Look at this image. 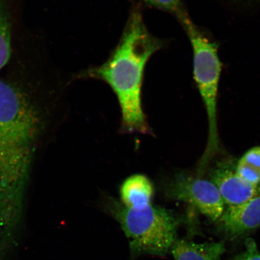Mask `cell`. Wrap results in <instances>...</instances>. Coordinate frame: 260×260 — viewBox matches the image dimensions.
I'll use <instances>...</instances> for the list:
<instances>
[{
    "label": "cell",
    "instance_id": "obj_1",
    "mask_svg": "<svg viewBox=\"0 0 260 260\" xmlns=\"http://www.w3.org/2000/svg\"><path fill=\"white\" fill-rule=\"evenodd\" d=\"M40 128V114L28 97L0 80V232L21 230Z\"/></svg>",
    "mask_w": 260,
    "mask_h": 260
},
{
    "label": "cell",
    "instance_id": "obj_2",
    "mask_svg": "<svg viewBox=\"0 0 260 260\" xmlns=\"http://www.w3.org/2000/svg\"><path fill=\"white\" fill-rule=\"evenodd\" d=\"M162 42L146 28L138 11L130 16L119 43L105 63L90 70V77L109 84L118 98L125 133L147 135L150 128L142 105V87L146 63Z\"/></svg>",
    "mask_w": 260,
    "mask_h": 260
},
{
    "label": "cell",
    "instance_id": "obj_3",
    "mask_svg": "<svg viewBox=\"0 0 260 260\" xmlns=\"http://www.w3.org/2000/svg\"><path fill=\"white\" fill-rule=\"evenodd\" d=\"M114 217L121 224L135 255L167 254L176 241L179 221L173 212L150 205L141 209H129L113 201Z\"/></svg>",
    "mask_w": 260,
    "mask_h": 260
},
{
    "label": "cell",
    "instance_id": "obj_4",
    "mask_svg": "<svg viewBox=\"0 0 260 260\" xmlns=\"http://www.w3.org/2000/svg\"><path fill=\"white\" fill-rule=\"evenodd\" d=\"M179 19L186 29L192 45L194 79L206 107L209 122L207 144L199 165L201 170H205L219 148L217 101L221 63L217 45L198 30L187 14Z\"/></svg>",
    "mask_w": 260,
    "mask_h": 260
},
{
    "label": "cell",
    "instance_id": "obj_5",
    "mask_svg": "<svg viewBox=\"0 0 260 260\" xmlns=\"http://www.w3.org/2000/svg\"><path fill=\"white\" fill-rule=\"evenodd\" d=\"M169 198L184 201L211 220L217 221L225 211L219 191L212 182L186 174H178L169 185Z\"/></svg>",
    "mask_w": 260,
    "mask_h": 260
},
{
    "label": "cell",
    "instance_id": "obj_6",
    "mask_svg": "<svg viewBox=\"0 0 260 260\" xmlns=\"http://www.w3.org/2000/svg\"><path fill=\"white\" fill-rule=\"evenodd\" d=\"M210 181L218 189L224 203L229 207L239 206L260 195V185L248 183L232 169H214L210 172Z\"/></svg>",
    "mask_w": 260,
    "mask_h": 260
},
{
    "label": "cell",
    "instance_id": "obj_7",
    "mask_svg": "<svg viewBox=\"0 0 260 260\" xmlns=\"http://www.w3.org/2000/svg\"><path fill=\"white\" fill-rule=\"evenodd\" d=\"M216 222L220 232L232 239L258 227L260 195L239 206L228 207Z\"/></svg>",
    "mask_w": 260,
    "mask_h": 260
},
{
    "label": "cell",
    "instance_id": "obj_8",
    "mask_svg": "<svg viewBox=\"0 0 260 260\" xmlns=\"http://www.w3.org/2000/svg\"><path fill=\"white\" fill-rule=\"evenodd\" d=\"M154 193L151 181L141 174L126 178L120 188L122 205L129 209H141L150 206Z\"/></svg>",
    "mask_w": 260,
    "mask_h": 260
},
{
    "label": "cell",
    "instance_id": "obj_9",
    "mask_svg": "<svg viewBox=\"0 0 260 260\" xmlns=\"http://www.w3.org/2000/svg\"><path fill=\"white\" fill-rule=\"evenodd\" d=\"M171 251L175 260H220L225 249L221 242L197 243L179 240Z\"/></svg>",
    "mask_w": 260,
    "mask_h": 260
},
{
    "label": "cell",
    "instance_id": "obj_10",
    "mask_svg": "<svg viewBox=\"0 0 260 260\" xmlns=\"http://www.w3.org/2000/svg\"><path fill=\"white\" fill-rule=\"evenodd\" d=\"M11 54V24L0 4V70L8 63Z\"/></svg>",
    "mask_w": 260,
    "mask_h": 260
},
{
    "label": "cell",
    "instance_id": "obj_11",
    "mask_svg": "<svg viewBox=\"0 0 260 260\" xmlns=\"http://www.w3.org/2000/svg\"><path fill=\"white\" fill-rule=\"evenodd\" d=\"M143 1L146 4L174 14L178 16V18L186 14L183 9L182 0H143Z\"/></svg>",
    "mask_w": 260,
    "mask_h": 260
},
{
    "label": "cell",
    "instance_id": "obj_12",
    "mask_svg": "<svg viewBox=\"0 0 260 260\" xmlns=\"http://www.w3.org/2000/svg\"><path fill=\"white\" fill-rule=\"evenodd\" d=\"M239 161L246 165L260 176V146L249 149Z\"/></svg>",
    "mask_w": 260,
    "mask_h": 260
},
{
    "label": "cell",
    "instance_id": "obj_13",
    "mask_svg": "<svg viewBox=\"0 0 260 260\" xmlns=\"http://www.w3.org/2000/svg\"><path fill=\"white\" fill-rule=\"evenodd\" d=\"M233 260H260V253L254 240L248 239L245 242V250Z\"/></svg>",
    "mask_w": 260,
    "mask_h": 260
}]
</instances>
